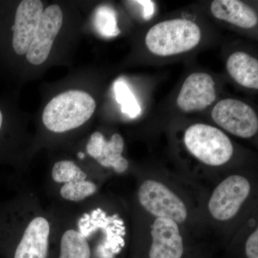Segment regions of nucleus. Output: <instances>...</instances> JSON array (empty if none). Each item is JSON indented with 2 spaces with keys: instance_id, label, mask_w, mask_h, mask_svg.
I'll return each instance as SVG.
<instances>
[{
  "instance_id": "obj_20",
  "label": "nucleus",
  "mask_w": 258,
  "mask_h": 258,
  "mask_svg": "<svg viewBox=\"0 0 258 258\" xmlns=\"http://www.w3.org/2000/svg\"><path fill=\"white\" fill-rule=\"evenodd\" d=\"M134 3H138L142 5L144 8L143 18L145 20H151L154 16V2L150 0H139L135 1Z\"/></svg>"
},
{
  "instance_id": "obj_5",
  "label": "nucleus",
  "mask_w": 258,
  "mask_h": 258,
  "mask_svg": "<svg viewBox=\"0 0 258 258\" xmlns=\"http://www.w3.org/2000/svg\"><path fill=\"white\" fill-rule=\"evenodd\" d=\"M184 143L195 159L212 167L225 165L234 154L233 144L227 134L205 123H196L186 128Z\"/></svg>"
},
{
  "instance_id": "obj_3",
  "label": "nucleus",
  "mask_w": 258,
  "mask_h": 258,
  "mask_svg": "<svg viewBox=\"0 0 258 258\" xmlns=\"http://www.w3.org/2000/svg\"><path fill=\"white\" fill-rule=\"evenodd\" d=\"M96 107V101L91 95L71 90L57 95L47 103L42 113V122L50 132L64 133L87 122Z\"/></svg>"
},
{
  "instance_id": "obj_1",
  "label": "nucleus",
  "mask_w": 258,
  "mask_h": 258,
  "mask_svg": "<svg viewBox=\"0 0 258 258\" xmlns=\"http://www.w3.org/2000/svg\"><path fill=\"white\" fill-rule=\"evenodd\" d=\"M13 205L9 225L15 244L13 258L48 257L55 232L52 209L44 208L30 190H24Z\"/></svg>"
},
{
  "instance_id": "obj_11",
  "label": "nucleus",
  "mask_w": 258,
  "mask_h": 258,
  "mask_svg": "<svg viewBox=\"0 0 258 258\" xmlns=\"http://www.w3.org/2000/svg\"><path fill=\"white\" fill-rule=\"evenodd\" d=\"M62 10L57 5H52L44 10L38 28L26 53L31 64L43 63L48 57L54 40L62 24Z\"/></svg>"
},
{
  "instance_id": "obj_9",
  "label": "nucleus",
  "mask_w": 258,
  "mask_h": 258,
  "mask_svg": "<svg viewBox=\"0 0 258 258\" xmlns=\"http://www.w3.org/2000/svg\"><path fill=\"white\" fill-rule=\"evenodd\" d=\"M124 140L119 134H114L109 140L100 132L91 134L86 144L88 155L96 161L101 167L109 169L117 174L128 171V159L123 156Z\"/></svg>"
},
{
  "instance_id": "obj_12",
  "label": "nucleus",
  "mask_w": 258,
  "mask_h": 258,
  "mask_svg": "<svg viewBox=\"0 0 258 258\" xmlns=\"http://www.w3.org/2000/svg\"><path fill=\"white\" fill-rule=\"evenodd\" d=\"M215 100V83L212 76L206 73H194L183 83L176 104L184 112L202 111Z\"/></svg>"
},
{
  "instance_id": "obj_19",
  "label": "nucleus",
  "mask_w": 258,
  "mask_h": 258,
  "mask_svg": "<svg viewBox=\"0 0 258 258\" xmlns=\"http://www.w3.org/2000/svg\"><path fill=\"white\" fill-rule=\"evenodd\" d=\"M247 258H258V228L256 227L249 234L244 245Z\"/></svg>"
},
{
  "instance_id": "obj_21",
  "label": "nucleus",
  "mask_w": 258,
  "mask_h": 258,
  "mask_svg": "<svg viewBox=\"0 0 258 258\" xmlns=\"http://www.w3.org/2000/svg\"><path fill=\"white\" fill-rule=\"evenodd\" d=\"M3 115L2 111H0V131H1L2 126H3Z\"/></svg>"
},
{
  "instance_id": "obj_16",
  "label": "nucleus",
  "mask_w": 258,
  "mask_h": 258,
  "mask_svg": "<svg viewBox=\"0 0 258 258\" xmlns=\"http://www.w3.org/2000/svg\"><path fill=\"white\" fill-rule=\"evenodd\" d=\"M53 242H57L59 254L57 258H92L91 252L66 231L56 227Z\"/></svg>"
},
{
  "instance_id": "obj_17",
  "label": "nucleus",
  "mask_w": 258,
  "mask_h": 258,
  "mask_svg": "<svg viewBox=\"0 0 258 258\" xmlns=\"http://www.w3.org/2000/svg\"><path fill=\"white\" fill-rule=\"evenodd\" d=\"M94 25L97 31L103 37H113L119 35L115 10L106 5L97 8L94 17Z\"/></svg>"
},
{
  "instance_id": "obj_13",
  "label": "nucleus",
  "mask_w": 258,
  "mask_h": 258,
  "mask_svg": "<svg viewBox=\"0 0 258 258\" xmlns=\"http://www.w3.org/2000/svg\"><path fill=\"white\" fill-rule=\"evenodd\" d=\"M43 11V5L39 0H23L19 5L13 28V47L18 55H26Z\"/></svg>"
},
{
  "instance_id": "obj_4",
  "label": "nucleus",
  "mask_w": 258,
  "mask_h": 258,
  "mask_svg": "<svg viewBox=\"0 0 258 258\" xmlns=\"http://www.w3.org/2000/svg\"><path fill=\"white\" fill-rule=\"evenodd\" d=\"M200 40V27L186 19L161 22L154 25L145 37L148 49L161 57L188 52L198 46Z\"/></svg>"
},
{
  "instance_id": "obj_8",
  "label": "nucleus",
  "mask_w": 258,
  "mask_h": 258,
  "mask_svg": "<svg viewBox=\"0 0 258 258\" xmlns=\"http://www.w3.org/2000/svg\"><path fill=\"white\" fill-rule=\"evenodd\" d=\"M212 118L229 133L242 139L253 137L258 132V118L252 107L239 100H222L212 109Z\"/></svg>"
},
{
  "instance_id": "obj_18",
  "label": "nucleus",
  "mask_w": 258,
  "mask_h": 258,
  "mask_svg": "<svg viewBox=\"0 0 258 258\" xmlns=\"http://www.w3.org/2000/svg\"><path fill=\"white\" fill-rule=\"evenodd\" d=\"M115 98L120 106L123 113L130 118H135L141 114L142 108L136 97L128 88V85L123 81L115 83Z\"/></svg>"
},
{
  "instance_id": "obj_14",
  "label": "nucleus",
  "mask_w": 258,
  "mask_h": 258,
  "mask_svg": "<svg viewBox=\"0 0 258 258\" xmlns=\"http://www.w3.org/2000/svg\"><path fill=\"white\" fill-rule=\"evenodd\" d=\"M210 10L215 18L239 28H253L258 23L257 15L254 10L238 0H215Z\"/></svg>"
},
{
  "instance_id": "obj_6",
  "label": "nucleus",
  "mask_w": 258,
  "mask_h": 258,
  "mask_svg": "<svg viewBox=\"0 0 258 258\" xmlns=\"http://www.w3.org/2000/svg\"><path fill=\"white\" fill-rule=\"evenodd\" d=\"M137 200L152 217L170 219L179 225L189 220V209L184 199L160 180H143L137 189Z\"/></svg>"
},
{
  "instance_id": "obj_2",
  "label": "nucleus",
  "mask_w": 258,
  "mask_h": 258,
  "mask_svg": "<svg viewBox=\"0 0 258 258\" xmlns=\"http://www.w3.org/2000/svg\"><path fill=\"white\" fill-rule=\"evenodd\" d=\"M104 178V175L93 174L76 161L62 159L51 168L47 186L55 203L76 205L98 195Z\"/></svg>"
},
{
  "instance_id": "obj_7",
  "label": "nucleus",
  "mask_w": 258,
  "mask_h": 258,
  "mask_svg": "<svg viewBox=\"0 0 258 258\" xmlns=\"http://www.w3.org/2000/svg\"><path fill=\"white\" fill-rule=\"evenodd\" d=\"M252 189L251 181L244 175L232 174L222 179L209 198L208 210L212 220L232 221L248 201Z\"/></svg>"
},
{
  "instance_id": "obj_10",
  "label": "nucleus",
  "mask_w": 258,
  "mask_h": 258,
  "mask_svg": "<svg viewBox=\"0 0 258 258\" xmlns=\"http://www.w3.org/2000/svg\"><path fill=\"white\" fill-rule=\"evenodd\" d=\"M149 258H181L184 252L181 225L170 219L154 217L150 225Z\"/></svg>"
},
{
  "instance_id": "obj_15",
  "label": "nucleus",
  "mask_w": 258,
  "mask_h": 258,
  "mask_svg": "<svg viewBox=\"0 0 258 258\" xmlns=\"http://www.w3.org/2000/svg\"><path fill=\"white\" fill-rule=\"evenodd\" d=\"M231 77L240 86L258 88V61L243 52H236L228 57L226 64Z\"/></svg>"
}]
</instances>
